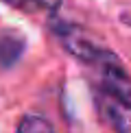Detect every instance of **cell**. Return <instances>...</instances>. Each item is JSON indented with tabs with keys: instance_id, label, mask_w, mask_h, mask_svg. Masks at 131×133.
<instances>
[{
	"instance_id": "cell-1",
	"label": "cell",
	"mask_w": 131,
	"mask_h": 133,
	"mask_svg": "<svg viewBox=\"0 0 131 133\" xmlns=\"http://www.w3.org/2000/svg\"><path fill=\"white\" fill-rule=\"evenodd\" d=\"M92 68L96 70L98 90H103V92H107V94H112V96L131 105V76L127 74L120 59L112 50H107L105 57H101L96 63H92Z\"/></svg>"
},
{
	"instance_id": "cell-2",
	"label": "cell",
	"mask_w": 131,
	"mask_h": 133,
	"mask_svg": "<svg viewBox=\"0 0 131 133\" xmlns=\"http://www.w3.org/2000/svg\"><path fill=\"white\" fill-rule=\"evenodd\" d=\"M55 35L59 37V42L63 44V48L70 55H74L76 59H81L83 63L92 65L96 63L101 57H105L107 48L98 46L81 26H72V24H53Z\"/></svg>"
},
{
	"instance_id": "cell-4",
	"label": "cell",
	"mask_w": 131,
	"mask_h": 133,
	"mask_svg": "<svg viewBox=\"0 0 131 133\" xmlns=\"http://www.w3.org/2000/svg\"><path fill=\"white\" fill-rule=\"evenodd\" d=\"M26 50V42L20 33L2 29L0 31V68L9 70L22 59V55Z\"/></svg>"
},
{
	"instance_id": "cell-7",
	"label": "cell",
	"mask_w": 131,
	"mask_h": 133,
	"mask_svg": "<svg viewBox=\"0 0 131 133\" xmlns=\"http://www.w3.org/2000/svg\"><path fill=\"white\" fill-rule=\"evenodd\" d=\"M2 2L11 4V7H18V9H24V11L35 9V2H33V0H2Z\"/></svg>"
},
{
	"instance_id": "cell-3",
	"label": "cell",
	"mask_w": 131,
	"mask_h": 133,
	"mask_svg": "<svg viewBox=\"0 0 131 133\" xmlns=\"http://www.w3.org/2000/svg\"><path fill=\"white\" fill-rule=\"evenodd\" d=\"M94 103L101 114V118L112 127L116 133H131V105L112 96V94L96 90L94 92Z\"/></svg>"
},
{
	"instance_id": "cell-6",
	"label": "cell",
	"mask_w": 131,
	"mask_h": 133,
	"mask_svg": "<svg viewBox=\"0 0 131 133\" xmlns=\"http://www.w3.org/2000/svg\"><path fill=\"white\" fill-rule=\"evenodd\" d=\"M33 2H35V7H42L46 11H57L63 0H33Z\"/></svg>"
},
{
	"instance_id": "cell-5",
	"label": "cell",
	"mask_w": 131,
	"mask_h": 133,
	"mask_svg": "<svg viewBox=\"0 0 131 133\" xmlns=\"http://www.w3.org/2000/svg\"><path fill=\"white\" fill-rule=\"evenodd\" d=\"M15 133H55V129L46 118H42L37 114H26L20 118Z\"/></svg>"
}]
</instances>
